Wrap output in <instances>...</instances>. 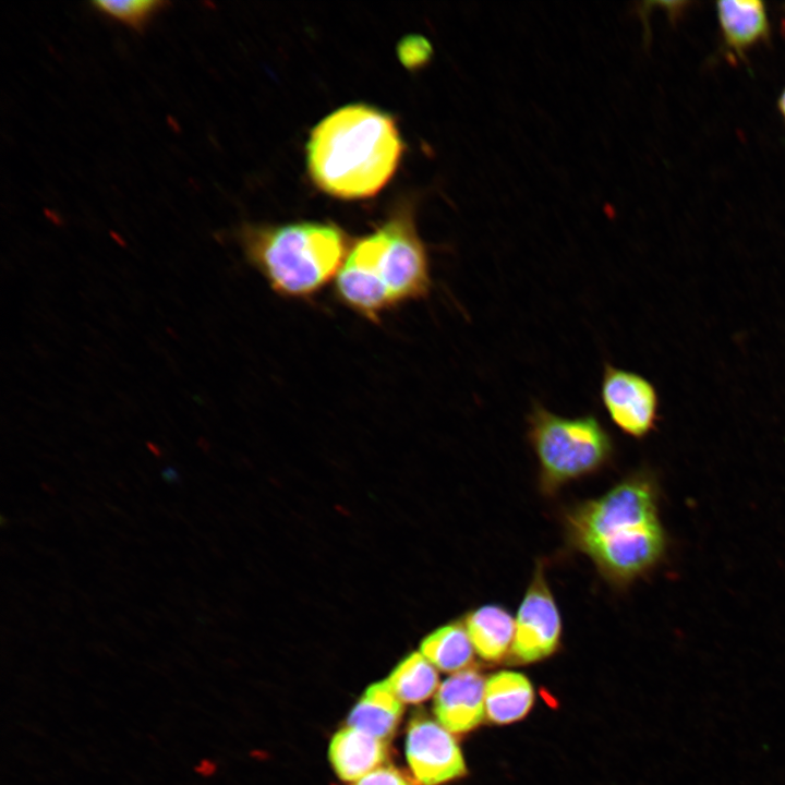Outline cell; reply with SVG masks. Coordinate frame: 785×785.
I'll list each match as a JSON object with an SVG mask.
<instances>
[{"label": "cell", "mask_w": 785, "mask_h": 785, "mask_svg": "<svg viewBox=\"0 0 785 785\" xmlns=\"http://www.w3.org/2000/svg\"><path fill=\"white\" fill-rule=\"evenodd\" d=\"M406 756L421 785H439L466 773L456 740L445 727L424 716H415L409 724Z\"/></svg>", "instance_id": "8"}, {"label": "cell", "mask_w": 785, "mask_h": 785, "mask_svg": "<svg viewBox=\"0 0 785 785\" xmlns=\"http://www.w3.org/2000/svg\"><path fill=\"white\" fill-rule=\"evenodd\" d=\"M533 688L522 674L502 671L485 683V712L497 724H507L523 717L531 709Z\"/></svg>", "instance_id": "14"}, {"label": "cell", "mask_w": 785, "mask_h": 785, "mask_svg": "<svg viewBox=\"0 0 785 785\" xmlns=\"http://www.w3.org/2000/svg\"><path fill=\"white\" fill-rule=\"evenodd\" d=\"M474 648L462 623L434 630L421 642V653L444 672H460L473 659Z\"/></svg>", "instance_id": "15"}, {"label": "cell", "mask_w": 785, "mask_h": 785, "mask_svg": "<svg viewBox=\"0 0 785 785\" xmlns=\"http://www.w3.org/2000/svg\"><path fill=\"white\" fill-rule=\"evenodd\" d=\"M357 785H411L410 781L392 766H379L359 780Z\"/></svg>", "instance_id": "19"}, {"label": "cell", "mask_w": 785, "mask_h": 785, "mask_svg": "<svg viewBox=\"0 0 785 785\" xmlns=\"http://www.w3.org/2000/svg\"><path fill=\"white\" fill-rule=\"evenodd\" d=\"M397 51L400 61L410 69L426 64L433 55L430 41L420 35H410L401 39Z\"/></svg>", "instance_id": "18"}, {"label": "cell", "mask_w": 785, "mask_h": 785, "mask_svg": "<svg viewBox=\"0 0 785 785\" xmlns=\"http://www.w3.org/2000/svg\"><path fill=\"white\" fill-rule=\"evenodd\" d=\"M402 150L390 114L354 104L316 124L306 144V162L322 191L341 198H363L376 194L390 180Z\"/></svg>", "instance_id": "2"}, {"label": "cell", "mask_w": 785, "mask_h": 785, "mask_svg": "<svg viewBox=\"0 0 785 785\" xmlns=\"http://www.w3.org/2000/svg\"><path fill=\"white\" fill-rule=\"evenodd\" d=\"M386 680L398 699L406 703L426 700L438 686L434 665L419 652L404 657Z\"/></svg>", "instance_id": "16"}, {"label": "cell", "mask_w": 785, "mask_h": 785, "mask_svg": "<svg viewBox=\"0 0 785 785\" xmlns=\"http://www.w3.org/2000/svg\"><path fill=\"white\" fill-rule=\"evenodd\" d=\"M165 478H166L168 481H176V479H177V473H176L173 470L168 469V470H166V472H165Z\"/></svg>", "instance_id": "21"}, {"label": "cell", "mask_w": 785, "mask_h": 785, "mask_svg": "<svg viewBox=\"0 0 785 785\" xmlns=\"http://www.w3.org/2000/svg\"><path fill=\"white\" fill-rule=\"evenodd\" d=\"M568 545L585 555L615 588H627L665 558L667 535L659 514V488L644 470L621 479L603 495L566 509Z\"/></svg>", "instance_id": "1"}, {"label": "cell", "mask_w": 785, "mask_h": 785, "mask_svg": "<svg viewBox=\"0 0 785 785\" xmlns=\"http://www.w3.org/2000/svg\"><path fill=\"white\" fill-rule=\"evenodd\" d=\"M239 235L270 288L293 299L312 297L336 278L351 245L338 226L317 221L247 225Z\"/></svg>", "instance_id": "4"}, {"label": "cell", "mask_w": 785, "mask_h": 785, "mask_svg": "<svg viewBox=\"0 0 785 785\" xmlns=\"http://www.w3.org/2000/svg\"><path fill=\"white\" fill-rule=\"evenodd\" d=\"M402 704L387 680L371 685L348 716V725L383 741L395 733Z\"/></svg>", "instance_id": "12"}, {"label": "cell", "mask_w": 785, "mask_h": 785, "mask_svg": "<svg viewBox=\"0 0 785 785\" xmlns=\"http://www.w3.org/2000/svg\"><path fill=\"white\" fill-rule=\"evenodd\" d=\"M784 10H785V4H784Z\"/></svg>", "instance_id": "22"}, {"label": "cell", "mask_w": 785, "mask_h": 785, "mask_svg": "<svg viewBox=\"0 0 785 785\" xmlns=\"http://www.w3.org/2000/svg\"><path fill=\"white\" fill-rule=\"evenodd\" d=\"M475 652L485 661L502 660L512 647L516 623L510 613L495 604L480 606L464 618Z\"/></svg>", "instance_id": "13"}, {"label": "cell", "mask_w": 785, "mask_h": 785, "mask_svg": "<svg viewBox=\"0 0 785 785\" xmlns=\"http://www.w3.org/2000/svg\"><path fill=\"white\" fill-rule=\"evenodd\" d=\"M92 3L97 11L135 29H141L166 4L156 0H99Z\"/></svg>", "instance_id": "17"}, {"label": "cell", "mask_w": 785, "mask_h": 785, "mask_svg": "<svg viewBox=\"0 0 785 785\" xmlns=\"http://www.w3.org/2000/svg\"><path fill=\"white\" fill-rule=\"evenodd\" d=\"M715 13L725 53L747 63L748 53L771 38V22L764 2L717 1Z\"/></svg>", "instance_id": "9"}, {"label": "cell", "mask_w": 785, "mask_h": 785, "mask_svg": "<svg viewBox=\"0 0 785 785\" xmlns=\"http://www.w3.org/2000/svg\"><path fill=\"white\" fill-rule=\"evenodd\" d=\"M386 757V741L350 726L337 732L329 745L333 768L346 782L361 780L377 769Z\"/></svg>", "instance_id": "11"}, {"label": "cell", "mask_w": 785, "mask_h": 785, "mask_svg": "<svg viewBox=\"0 0 785 785\" xmlns=\"http://www.w3.org/2000/svg\"><path fill=\"white\" fill-rule=\"evenodd\" d=\"M434 712L451 733H466L480 724L485 713V681L474 669L460 671L440 685Z\"/></svg>", "instance_id": "10"}, {"label": "cell", "mask_w": 785, "mask_h": 785, "mask_svg": "<svg viewBox=\"0 0 785 785\" xmlns=\"http://www.w3.org/2000/svg\"><path fill=\"white\" fill-rule=\"evenodd\" d=\"M527 438L538 459L540 488L546 495L601 471L615 454L613 437L595 414L561 416L536 401L527 415Z\"/></svg>", "instance_id": "5"}, {"label": "cell", "mask_w": 785, "mask_h": 785, "mask_svg": "<svg viewBox=\"0 0 785 785\" xmlns=\"http://www.w3.org/2000/svg\"><path fill=\"white\" fill-rule=\"evenodd\" d=\"M600 397L607 415L623 433L643 438L656 427L659 395L644 376L606 362Z\"/></svg>", "instance_id": "7"}, {"label": "cell", "mask_w": 785, "mask_h": 785, "mask_svg": "<svg viewBox=\"0 0 785 785\" xmlns=\"http://www.w3.org/2000/svg\"><path fill=\"white\" fill-rule=\"evenodd\" d=\"M515 623L511 652L518 661L522 663L538 662L557 650L561 635V620L545 578L543 561L535 567Z\"/></svg>", "instance_id": "6"}, {"label": "cell", "mask_w": 785, "mask_h": 785, "mask_svg": "<svg viewBox=\"0 0 785 785\" xmlns=\"http://www.w3.org/2000/svg\"><path fill=\"white\" fill-rule=\"evenodd\" d=\"M776 107L780 116L782 117L783 121L785 122V86L782 89V92L778 95Z\"/></svg>", "instance_id": "20"}, {"label": "cell", "mask_w": 785, "mask_h": 785, "mask_svg": "<svg viewBox=\"0 0 785 785\" xmlns=\"http://www.w3.org/2000/svg\"><path fill=\"white\" fill-rule=\"evenodd\" d=\"M431 288L427 250L412 213L403 208L350 245L335 278L337 299L372 322L402 303L426 298Z\"/></svg>", "instance_id": "3"}]
</instances>
